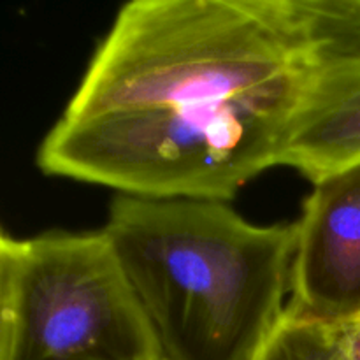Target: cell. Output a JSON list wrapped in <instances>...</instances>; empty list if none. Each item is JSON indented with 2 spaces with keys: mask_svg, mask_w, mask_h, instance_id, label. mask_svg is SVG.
<instances>
[{
  "mask_svg": "<svg viewBox=\"0 0 360 360\" xmlns=\"http://www.w3.org/2000/svg\"><path fill=\"white\" fill-rule=\"evenodd\" d=\"M313 74L295 0H132L37 165L125 195L227 202L281 165Z\"/></svg>",
  "mask_w": 360,
  "mask_h": 360,
  "instance_id": "1",
  "label": "cell"
},
{
  "mask_svg": "<svg viewBox=\"0 0 360 360\" xmlns=\"http://www.w3.org/2000/svg\"><path fill=\"white\" fill-rule=\"evenodd\" d=\"M164 360H255L283 319L295 224L225 200L118 193L102 229Z\"/></svg>",
  "mask_w": 360,
  "mask_h": 360,
  "instance_id": "2",
  "label": "cell"
},
{
  "mask_svg": "<svg viewBox=\"0 0 360 360\" xmlns=\"http://www.w3.org/2000/svg\"><path fill=\"white\" fill-rule=\"evenodd\" d=\"M0 360H164L104 231L0 236Z\"/></svg>",
  "mask_w": 360,
  "mask_h": 360,
  "instance_id": "3",
  "label": "cell"
},
{
  "mask_svg": "<svg viewBox=\"0 0 360 360\" xmlns=\"http://www.w3.org/2000/svg\"><path fill=\"white\" fill-rule=\"evenodd\" d=\"M287 309L338 326L360 319V164L313 183L295 221Z\"/></svg>",
  "mask_w": 360,
  "mask_h": 360,
  "instance_id": "4",
  "label": "cell"
},
{
  "mask_svg": "<svg viewBox=\"0 0 360 360\" xmlns=\"http://www.w3.org/2000/svg\"><path fill=\"white\" fill-rule=\"evenodd\" d=\"M360 164V58L315 67L281 165L311 183Z\"/></svg>",
  "mask_w": 360,
  "mask_h": 360,
  "instance_id": "5",
  "label": "cell"
},
{
  "mask_svg": "<svg viewBox=\"0 0 360 360\" xmlns=\"http://www.w3.org/2000/svg\"><path fill=\"white\" fill-rule=\"evenodd\" d=\"M315 67L360 58V0H295Z\"/></svg>",
  "mask_w": 360,
  "mask_h": 360,
  "instance_id": "6",
  "label": "cell"
},
{
  "mask_svg": "<svg viewBox=\"0 0 360 360\" xmlns=\"http://www.w3.org/2000/svg\"><path fill=\"white\" fill-rule=\"evenodd\" d=\"M255 360H348L343 326L285 311Z\"/></svg>",
  "mask_w": 360,
  "mask_h": 360,
  "instance_id": "7",
  "label": "cell"
},
{
  "mask_svg": "<svg viewBox=\"0 0 360 360\" xmlns=\"http://www.w3.org/2000/svg\"><path fill=\"white\" fill-rule=\"evenodd\" d=\"M343 341L348 360H360V319L343 323Z\"/></svg>",
  "mask_w": 360,
  "mask_h": 360,
  "instance_id": "8",
  "label": "cell"
}]
</instances>
